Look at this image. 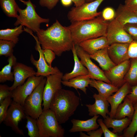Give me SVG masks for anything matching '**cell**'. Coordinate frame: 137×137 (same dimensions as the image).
Here are the masks:
<instances>
[{
    "instance_id": "cell-47",
    "label": "cell",
    "mask_w": 137,
    "mask_h": 137,
    "mask_svg": "<svg viewBox=\"0 0 137 137\" xmlns=\"http://www.w3.org/2000/svg\"><path fill=\"white\" fill-rule=\"evenodd\" d=\"M62 5L65 6H68L71 5L72 0H61Z\"/></svg>"
},
{
    "instance_id": "cell-29",
    "label": "cell",
    "mask_w": 137,
    "mask_h": 137,
    "mask_svg": "<svg viewBox=\"0 0 137 137\" xmlns=\"http://www.w3.org/2000/svg\"><path fill=\"white\" fill-rule=\"evenodd\" d=\"M23 26L20 25L13 28H8L0 30V40L12 41L16 44L19 40V36L24 31Z\"/></svg>"
},
{
    "instance_id": "cell-24",
    "label": "cell",
    "mask_w": 137,
    "mask_h": 137,
    "mask_svg": "<svg viewBox=\"0 0 137 137\" xmlns=\"http://www.w3.org/2000/svg\"><path fill=\"white\" fill-rule=\"evenodd\" d=\"M89 85L97 90L100 96L106 99L119 89L118 88L112 84L91 79Z\"/></svg>"
},
{
    "instance_id": "cell-42",
    "label": "cell",
    "mask_w": 137,
    "mask_h": 137,
    "mask_svg": "<svg viewBox=\"0 0 137 137\" xmlns=\"http://www.w3.org/2000/svg\"><path fill=\"white\" fill-rule=\"evenodd\" d=\"M59 0H39V4L42 7L51 10L56 5Z\"/></svg>"
},
{
    "instance_id": "cell-17",
    "label": "cell",
    "mask_w": 137,
    "mask_h": 137,
    "mask_svg": "<svg viewBox=\"0 0 137 137\" xmlns=\"http://www.w3.org/2000/svg\"><path fill=\"white\" fill-rule=\"evenodd\" d=\"M131 86L127 82L125 83L113 95L107 99L111 106L109 115L112 118H114L117 109L127 95L131 91Z\"/></svg>"
},
{
    "instance_id": "cell-40",
    "label": "cell",
    "mask_w": 137,
    "mask_h": 137,
    "mask_svg": "<svg viewBox=\"0 0 137 137\" xmlns=\"http://www.w3.org/2000/svg\"><path fill=\"white\" fill-rule=\"evenodd\" d=\"M97 122L103 131L105 137H120L117 134H115L110 131L102 119H97Z\"/></svg>"
},
{
    "instance_id": "cell-9",
    "label": "cell",
    "mask_w": 137,
    "mask_h": 137,
    "mask_svg": "<svg viewBox=\"0 0 137 137\" xmlns=\"http://www.w3.org/2000/svg\"><path fill=\"white\" fill-rule=\"evenodd\" d=\"M26 117L23 106L12 100L3 122L5 124L10 127L16 133L24 136V132L20 128L18 124L22 119L26 118Z\"/></svg>"
},
{
    "instance_id": "cell-11",
    "label": "cell",
    "mask_w": 137,
    "mask_h": 137,
    "mask_svg": "<svg viewBox=\"0 0 137 137\" xmlns=\"http://www.w3.org/2000/svg\"><path fill=\"white\" fill-rule=\"evenodd\" d=\"M44 77L33 76L29 77L23 84L12 91L13 100L23 106L26 98L39 84Z\"/></svg>"
},
{
    "instance_id": "cell-30",
    "label": "cell",
    "mask_w": 137,
    "mask_h": 137,
    "mask_svg": "<svg viewBox=\"0 0 137 137\" xmlns=\"http://www.w3.org/2000/svg\"><path fill=\"white\" fill-rule=\"evenodd\" d=\"M1 7L6 15L9 17L16 18L20 8L15 0H0Z\"/></svg>"
},
{
    "instance_id": "cell-37",
    "label": "cell",
    "mask_w": 137,
    "mask_h": 137,
    "mask_svg": "<svg viewBox=\"0 0 137 137\" xmlns=\"http://www.w3.org/2000/svg\"><path fill=\"white\" fill-rule=\"evenodd\" d=\"M10 87L5 84L0 85V104L7 97L12 98V92L10 90Z\"/></svg>"
},
{
    "instance_id": "cell-19",
    "label": "cell",
    "mask_w": 137,
    "mask_h": 137,
    "mask_svg": "<svg viewBox=\"0 0 137 137\" xmlns=\"http://www.w3.org/2000/svg\"><path fill=\"white\" fill-rule=\"evenodd\" d=\"M78 45L89 55H92L97 51L109 45L106 36L85 40Z\"/></svg>"
},
{
    "instance_id": "cell-45",
    "label": "cell",
    "mask_w": 137,
    "mask_h": 137,
    "mask_svg": "<svg viewBox=\"0 0 137 137\" xmlns=\"http://www.w3.org/2000/svg\"><path fill=\"white\" fill-rule=\"evenodd\" d=\"M103 133V131L101 128L87 132L89 137H101Z\"/></svg>"
},
{
    "instance_id": "cell-18",
    "label": "cell",
    "mask_w": 137,
    "mask_h": 137,
    "mask_svg": "<svg viewBox=\"0 0 137 137\" xmlns=\"http://www.w3.org/2000/svg\"><path fill=\"white\" fill-rule=\"evenodd\" d=\"M93 97L95 100L93 104H86L89 112V115L90 116L100 115L104 118L106 117L107 114L109 115V112L108 107L109 103L107 99L100 96L98 94L94 93Z\"/></svg>"
},
{
    "instance_id": "cell-23",
    "label": "cell",
    "mask_w": 137,
    "mask_h": 137,
    "mask_svg": "<svg viewBox=\"0 0 137 137\" xmlns=\"http://www.w3.org/2000/svg\"><path fill=\"white\" fill-rule=\"evenodd\" d=\"M108 47L99 50L92 55H89L91 58L97 62L104 71H108L116 65L109 56Z\"/></svg>"
},
{
    "instance_id": "cell-13",
    "label": "cell",
    "mask_w": 137,
    "mask_h": 137,
    "mask_svg": "<svg viewBox=\"0 0 137 137\" xmlns=\"http://www.w3.org/2000/svg\"><path fill=\"white\" fill-rule=\"evenodd\" d=\"M36 42V49L39 53V57L38 60H35L32 54L30 57V60L31 63L37 68L36 76H42L46 77L49 75L56 74L60 72L56 66L52 67L49 65L45 60L43 55L42 49L40 46L37 37H34Z\"/></svg>"
},
{
    "instance_id": "cell-25",
    "label": "cell",
    "mask_w": 137,
    "mask_h": 137,
    "mask_svg": "<svg viewBox=\"0 0 137 137\" xmlns=\"http://www.w3.org/2000/svg\"><path fill=\"white\" fill-rule=\"evenodd\" d=\"M91 82V79L88 75L79 76L71 78L68 80H62L63 85L70 87H73L76 90L79 89L87 93L86 87H88Z\"/></svg>"
},
{
    "instance_id": "cell-12",
    "label": "cell",
    "mask_w": 137,
    "mask_h": 137,
    "mask_svg": "<svg viewBox=\"0 0 137 137\" xmlns=\"http://www.w3.org/2000/svg\"><path fill=\"white\" fill-rule=\"evenodd\" d=\"M106 37L109 45L115 43H130L133 40L124 26L115 19L109 22Z\"/></svg>"
},
{
    "instance_id": "cell-44",
    "label": "cell",
    "mask_w": 137,
    "mask_h": 137,
    "mask_svg": "<svg viewBox=\"0 0 137 137\" xmlns=\"http://www.w3.org/2000/svg\"><path fill=\"white\" fill-rule=\"evenodd\" d=\"M126 97L131 101L133 105L137 102V85L131 86V92Z\"/></svg>"
},
{
    "instance_id": "cell-2",
    "label": "cell",
    "mask_w": 137,
    "mask_h": 137,
    "mask_svg": "<svg viewBox=\"0 0 137 137\" xmlns=\"http://www.w3.org/2000/svg\"><path fill=\"white\" fill-rule=\"evenodd\" d=\"M108 23L100 16L90 20L71 22L68 27L76 45L85 40L106 36Z\"/></svg>"
},
{
    "instance_id": "cell-32",
    "label": "cell",
    "mask_w": 137,
    "mask_h": 137,
    "mask_svg": "<svg viewBox=\"0 0 137 137\" xmlns=\"http://www.w3.org/2000/svg\"><path fill=\"white\" fill-rule=\"evenodd\" d=\"M134 111L131 122L123 131L121 137H133L137 131V102L133 104Z\"/></svg>"
},
{
    "instance_id": "cell-8",
    "label": "cell",
    "mask_w": 137,
    "mask_h": 137,
    "mask_svg": "<svg viewBox=\"0 0 137 137\" xmlns=\"http://www.w3.org/2000/svg\"><path fill=\"white\" fill-rule=\"evenodd\" d=\"M63 73L61 72L46 77V81L44 89L43 110L50 109L52 102L59 91L62 89L61 85Z\"/></svg>"
},
{
    "instance_id": "cell-26",
    "label": "cell",
    "mask_w": 137,
    "mask_h": 137,
    "mask_svg": "<svg viewBox=\"0 0 137 137\" xmlns=\"http://www.w3.org/2000/svg\"><path fill=\"white\" fill-rule=\"evenodd\" d=\"M123 100V102L120 104L117 108L114 118L119 119L127 117L132 119L134 111L133 105L127 97Z\"/></svg>"
},
{
    "instance_id": "cell-1",
    "label": "cell",
    "mask_w": 137,
    "mask_h": 137,
    "mask_svg": "<svg viewBox=\"0 0 137 137\" xmlns=\"http://www.w3.org/2000/svg\"><path fill=\"white\" fill-rule=\"evenodd\" d=\"M36 33L42 49H50L58 56L72 50L73 43L70 30L57 20L46 29H40Z\"/></svg>"
},
{
    "instance_id": "cell-14",
    "label": "cell",
    "mask_w": 137,
    "mask_h": 137,
    "mask_svg": "<svg viewBox=\"0 0 137 137\" xmlns=\"http://www.w3.org/2000/svg\"><path fill=\"white\" fill-rule=\"evenodd\" d=\"M130 64V60H127L116 65L108 71L104 72L111 84L118 88H120L125 83L124 78Z\"/></svg>"
},
{
    "instance_id": "cell-16",
    "label": "cell",
    "mask_w": 137,
    "mask_h": 137,
    "mask_svg": "<svg viewBox=\"0 0 137 137\" xmlns=\"http://www.w3.org/2000/svg\"><path fill=\"white\" fill-rule=\"evenodd\" d=\"M129 44L115 43L110 45L107 47L109 56L116 65L129 60L128 54Z\"/></svg>"
},
{
    "instance_id": "cell-33",
    "label": "cell",
    "mask_w": 137,
    "mask_h": 137,
    "mask_svg": "<svg viewBox=\"0 0 137 137\" xmlns=\"http://www.w3.org/2000/svg\"><path fill=\"white\" fill-rule=\"evenodd\" d=\"M27 119L26 127L28 130V134L30 137H40L39 129L37 119L26 115Z\"/></svg>"
},
{
    "instance_id": "cell-27",
    "label": "cell",
    "mask_w": 137,
    "mask_h": 137,
    "mask_svg": "<svg viewBox=\"0 0 137 137\" xmlns=\"http://www.w3.org/2000/svg\"><path fill=\"white\" fill-rule=\"evenodd\" d=\"M123 26L127 24L137 23V15L120 5L116 13L115 18Z\"/></svg>"
},
{
    "instance_id": "cell-4",
    "label": "cell",
    "mask_w": 137,
    "mask_h": 137,
    "mask_svg": "<svg viewBox=\"0 0 137 137\" xmlns=\"http://www.w3.org/2000/svg\"><path fill=\"white\" fill-rule=\"evenodd\" d=\"M26 6L24 9L20 8L18 11L19 14L16 18V20L14 24L16 26L22 25L35 32L37 33L40 29V26L42 23H48L49 19L44 18L40 16L36 11V6L30 0L25 1L19 0Z\"/></svg>"
},
{
    "instance_id": "cell-22",
    "label": "cell",
    "mask_w": 137,
    "mask_h": 137,
    "mask_svg": "<svg viewBox=\"0 0 137 137\" xmlns=\"http://www.w3.org/2000/svg\"><path fill=\"white\" fill-rule=\"evenodd\" d=\"M132 119L127 117L121 119L112 118L108 115L103 122L108 128L113 129L112 131L115 134L121 133L130 124Z\"/></svg>"
},
{
    "instance_id": "cell-28",
    "label": "cell",
    "mask_w": 137,
    "mask_h": 137,
    "mask_svg": "<svg viewBox=\"0 0 137 137\" xmlns=\"http://www.w3.org/2000/svg\"><path fill=\"white\" fill-rule=\"evenodd\" d=\"M8 64L3 67L0 71V82L4 83L7 81L12 82L14 80L13 72L11 71L12 67L16 62V58L13 55L8 57Z\"/></svg>"
},
{
    "instance_id": "cell-50",
    "label": "cell",
    "mask_w": 137,
    "mask_h": 137,
    "mask_svg": "<svg viewBox=\"0 0 137 137\" xmlns=\"http://www.w3.org/2000/svg\"><path fill=\"white\" fill-rule=\"evenodd\" d=\"M134 12L137 15V10L136 11H135Z\"/></svg>"
},
{
    "instance_id": "cell-34",
    "label": "cell",
    "mask_w": 137,
    "mask_h": 137,
    "mask_svg": "<svg viewBox=\"0 0 137 137\" xmlns=\"http://www.w3.org/2000/svg\"><path fill=\"white\" fill-rule=\"evenodd\" d=\"M16 44L12 41L0 40V56L10 57L13 54Z\"/></svg>"
},
{
    "instance_id": "cell-15",
    "label": "cell",
    "mask_w": 137,
    "mask_h": 137,
    "mask_svg": "<svg viewBox=\"0 0 137 137\" xmlns=\"http://www.w3.org/2000/svg\"><path fill=\"white\" fill-rule=\"evenodd\" d=\"M12 68L14 79L13 84L10 87L11 91L23 84L27 79L36 75V72L32 67L21 63L16 62Z\"/></svg>"
},
{
    "instance_id": "cell-10",
    "label": "cell",
    "mask_w": 137,
    "mask_h": 137,
    "mask_svg": "<svg viewBox=\"0 0 137 137\" xmlns=\"http://www.w3.org/2000/svg\"><path fill=\"white\" fill-rule=\"evenodd\" d=\"M75 47L78 56L80 59V61L82 64L87 69L88 75L90 78L111 84L106 76L104 72L91 60L89 55L79 45H75Z\"/></svg>"
},
{
    "instance_id": "cell-49",
    "label": "cell",
    "mask_w": 137,
    "mask_h": 137,
    "mask_svg": "<svg viewBox=\"0 0 137 137\" xmlns=\"http://www.w3.org/2000/svg\"><path fill=\"white\" fill-rule=\"evenodd\" d=\"M95 0H85V2L86 3H89Z\"/></svg>"
},
{
    "instance_id": "cell-31",
    "label": "cell",
    "mask_w": 137,
    "mask_h": 137,
    "mask_svg": "<svg viewBox=\"0 0 137 137\" xmlns=\"http://www.w3.org/2000/svg\"><path fill=\"white\" fill-rule=\"evenodd\" d=\"M129 68L124 78L131 86L137 85V60L131 59Z\"/></svg>"
},
{
    "instance_id": "cell-51",
    "label": "cell",
    "mask_w": 137,
    "mask_h": 137,
    "mask_svg": "<svg viewBox=\"0 0 137 137\" xmlns=\"http://www.w3.org/2000/svg\"><path fill=\"white\" fill-rule=\"evenodd\" d=\"M135 137H137V135H136V136H135Z\"/></svg>"
},
{
    "instance_id": "cell-21",
    "label": "cell",
    "mask_w": 137,
    "mask_h": 137,
    "mask_svg": "<svg viewBox=\"0 0 137 137\" xmlns=\"http://www.w3.org/2000/svg\"><path fill=\"white\" fill-rule=\"evenodd\" d=\"M73 54L74 61V66L73 70L71 72L66 73L63 75L62 80H68L76 77L83 75H88V72L79 60L77 54L75 45L73 44L71 50Z\"/></svg>"
},
{
    "instance_id": "cell-43",
    "label": "cell",
    "mask_w": 137,
    "mask_h": 137,
    "mask_svg": "<svg viewBox=\"0 0 137 137\" xmlns=\"http://www.w3.org/2000/svg\"><path fill=\"white\" fill-rule=\"evenodd\" d=\"M123 5L125 9L134 12L137 10V0H125Z\"/></svg>"
},
{
    "instance_id": "cell-20",
    "label": "cell",
    "mask_w": 137,
    "mask_h": 137,
    "mask_svg": "<svg viewBox=\"0 0 137 137\" xmlns=\"http://www.w3.org/2000/svg\"><path fill=\"white\" fill-rule=\"evenodd\" d=\"M99 116L98 115H95L91 118L84 121L73 119L71 121L72 126L69 132L70 133L82 131L87 132L97 129L99 126L97 123V119Z\"/></svg>"
},
{
    "instance_id": "cell-7",
    "label": "cell",
    "mask_w": 137,
    "mask_h": 137,
    "mask_svg": "<svg viewBox=\"0 0 137 137\" xmlns=\"http://www.w3.org/2000/svg\"><path fill=\"white\" fill-rule=\"evenodd\" d=\"M46 78H44L25 99L23 106L26 115L37 119L43 112L42 102Z\"/></svg>"
},
{
    "instance_id": "cell-35",
    "label": "cell",
    "mask_w": 137,
    "mask_h": 137,
    "mask_svg": "<svg viewBox=\"0 0 137 137\" xmlns=\"http://www.w3.org/2000/svg\"><path fill=\"white\" fill-rule=\"evenodd\" d=\"M11 98L10 97H7L0 104V124L3 122L6 117L8 108L12 101Z\"/></svg>"
},
{
    "instance_id": "cell-38",
    "label": "cell",
    "mask_w": 137,
    "mask_h": 137,
    "mask_svg": "<svg viewBox=\"0 0 137 137\" xmlns=\"http://www.w3.org/2000/svg\"><path fill=\"white\" fill-rule=\"evenodd\" d=\"M102 17L106 21H111L115 18L116 13L114 10L110 7L105 8L101 12Z\"/></svg>"
},
{
    "instance_id": "cell-39",
    "label": "cell",
    "mask_w": 137,
    "mask_h": 137,
    "mask_svg": "<svg viewBox=\"0 0 137 137\" xmlns=\"http://www.w3.org/2000/svg\"><path fill=\"white\" fill-rule=\"evenodd\" d=\"M128 54L129 59L137 60V41L133 40L129 43Z\"/></svg>"
},
{
    "instance_id": "cell-48",
    "label": "cell",
    "mask_w": 137,
    "mask_h": 137,
    "mask_svg": "<svg viewBox=\"0 0 137 137\" xmlns=\"http://www.w3.org/2000/svg\"><path fill=\"white\" fill-rule=\"evenodd\" d=\"M80 137H89V135L86 134L82 132H80Z\"/></svg>"
},
{
    "instance_id": "cell-41",
    "label": "cell",
    "mask_w": 137,
    "mask_h": 137,
    "mask_svg": "<svg viewBox=\"0 0 137 137\" xmlns=\"http://www.w3.org/2000/svg\"><path fill=\"white\" fill-rule=\"evenodd\" d=\"M44 58L48 64L52 66V63L55 58L56 55L55 53L49 49H42Z\"/></svg>"
},
{
    "instance_id": "cell-36",
    "label": "cell",
    "mask_w": 137,
    "mask_h": 137,
    "mask_svg": "<svg viewBox=\"0 0 137 137\" xmlns=\"http://www.w3.org/2000/svg\"><path fill=\"white\" fill-rule=\"evenodd\" d=\"M124 28L133 40L137 41V23L126 24Z\"/></svg>"
},
{
    "instance_id": "cell-46",
    "label": "cell",
    "mask_w": 137,
    "mask_h": 137,
    "mask_svg": "<svg viewBox=\"0 0 137 137\" xmlns=\"http://www.w3.org/2000/svg\"><path fill=\"white\" fill-rule=\"evenodd\" d=\"M75 6H79L85 2V0H72Z\"/></svg>"
},
{
    "instance_id": "cell-3",
    "label": "cell",
    "mask_w": 137,
    "mask_h": 137,
    "mask_svg": "<svg viewBox=\"0 0 137 137\" xmlns=\"http://www.w3.org/2000/svg\"><path fill=\"white\" fill-rule=\"evenodd\" d=\"M80 98L72 91L61 89L58 92L50 105L60 124L65 123L73 115L79 104Z\"/></svg>"
},
{
    "instance_id": "cell-6",
    "label": "cell",
    "mask_w": 137,
    "mask_h": 137,
    "mask_svg": "<svg viewBox=\"0 0 137 137\" xmlns=\"http://www.w3.org/2000/svg\"><path fill=\"white\" fill-rule=\"evenodd\" d=\"M104 0H95L85 2L81 5L73 7L68 12L67 16L71 22L91 20L100 16L101 12H98L97 9Z\"/></svg>"
},
{
    "instance_id": "cell-5",
    "label": "cell",
    "mask_w": 137,
    "mask_h": 137,
    "mask_svg": "<svg viewBox=\"0 0 137 137\" xmlns=\"http://www.w3.org/2000/svg\"><path fill=\"white\" fill-rule=\"evenodd\" d=\"M37 121L40 137H64L65 130L50 109L43 111Z\"/></svg>"
}]
</instances>
